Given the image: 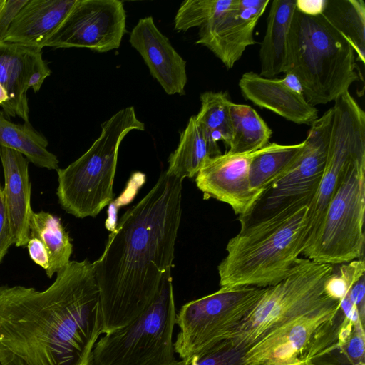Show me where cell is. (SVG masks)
<instances>
[{
	"instance_id": "1",
	"label": "cell",
	"mask_w": 365,
	"mask_h": 365,
	"mask_svg": "<svg viewBox=\"0 0 365 365\" xmlns=\"http://www.w3.org/2000/svg\"><path fill=\"white\" fill-rule=\"evenodd\" d=\"M103 326L87 259L70 261L43 291L0 286L1 365H89Z\"/></svg>"
},
{
	"instance_id": "2",
	"label": "cell",
	"mask_w": 365,
	"mask_h": 365,
	"mask_svg": "<svg viewBox=\"0 0 365 365\" xmlns=\"http://www.w3.org/2000/svg\"><path fill=\"white\" fill-rule=\"evenodd\" d=\"M182 180L163 172L148 193L120 217L101 256L92 264L103 333L134 321L171 275L182 215Z\"/></svg>"
},
{
	"instance_id": "3",
	"label": "cell",
	"mask_w": 365,
	"mask_h": 365,
	"mask_svg": "<svg viewBox=\"0 0 365 365\" xmlns=\"http://www.w3.org/2000/svg\"><path fill=\"white\" fill-rule=\"evenodd\" d=\"M308 207L240 226L217 266L220 288H265L284 279L304 250Z\"/></svg>"
},
{
	"instance_id": "4",
	"label": "cell",
	"mask_w": 365,
	"mask_h": 365,
	"mask_svg": "<svg viewBox=\"0 0 365 365\" xmlns=\"http://www.w3.org/2000/svg\"><path fill=\"white\" fill-rule=\"evenodd\" d=\"M292 68L307 101L315 106L334 101L359 80L356 54L346 38L321 14L297 8L289 34Z\"/></svg>"
},
{
	"instance_id": "5",
	"label": "cell",
	"mask_w": 365,
	"mask_h": 365,
	"mask_svg": "<svg viewBox=\"0 0 365 365\" xmlns=\"http://www.w3.org/2000/svg\"><path fill=\"white\" fill-rule=\"evenodd\" d=\"M145 130L133 106L118 111L101 125L100 136L66 168H58L56 195L62 208L78 218L96 217L113 200L120 145L132 130Z\"/></svg>"
},
{
	"instance_id": "6",
	"label": "cell",
	"mask_w": 365,
	"mask_h": 365,
	"mask_svg": "<svg viewBox=\"0 0 365 365\" xmlns=\"http://www.w3.org/2000/svg\"><path fill=\"white\" fill-rule=\"evenodd\" d=\"M333 271L331 264L298 258L284 279L267 287L231 335L232 345L246 351L282 325L340 302L324 292V283Z\"/></svg>"
},
{
	"instance_id": "7",
	"label": "cell",
	"mask_w": 365,
	"mask_h": 365,
	"mask_svg": "<svg viewBox=\"0 0 365 365\" xmlns=\"http://www.w3.org/2000/svg\"><path fill=\"white\" fill-rule=\"evenodd\" d=\"M175 317L170 275L143 313L95 344L89 365H179L173 341Z\"/></svg>"
},
{
	"instance_id": "8",
	"label": "cell",
	"mask_w": 365,
	"mask_h": 365,
	"mask_svg": "<svg viewBox=\"0 0 365 365\" xmlns=\"http://www.w3.org/2000/svg\"><path fill=\"white\" fill-rule=\"evenodd\" d=\"M364 210L365 150L344 168L319 230L302 255L332 266L362 258Z\"/></svg>"
},
{
	"instance_id": "9",
	"label": "cell",
	"mask_w": 365,
	"mask_h": 365,
	"mask_svg": "<svg viewBox=\"0 0 365 365\" xmlns=\"http://www.w3.org/2000/svg\"><path fill=\"white\" fill-rule=\"evenodd\" d=\"M267 287L220 288L190 301L176 313L179 327L174 349L187 359L223 341L229 340L263 295Z\"/></svg>"
},
{
	"instance_id": "10",
	"label": "cell",
	"mask_w": 365,
	"mask_h": 365,
	"mask_svg": "<svg viewBox=\"0 0 365 365\" xmlns=\"http://www.w3.org/2000/svg\"><path fill=\"white\" fill-rule=\"evenodd\" d=\"M332 118L331 107L311 124L300 155L282 175L262 192L252 208L238 217L240 226L289 210L309 207L322 178Z\"/></svg>"
},
{
	"instance_id": "11",
	"label": "cell",
	"mask_w": 365,
	"mask_h": 365,
	"mask_svg": "<svg viewBox=\"0 0 365 365\" xmlns=\"http://www.w3.org/2000/svg\"><path fill=\"white\" fill-rule=\"evenodd\" d=\"M334 102L326 163L319 188L308 207L304 251L312 243L319 230L344 168L356 155L365 150L364 110L349 91Z\"/></svg>"
},
{
	"instance_id": "12",
	"label": "cell",
	"mask_w": 365,
	"mask_h": 365,
	"mask_svg": "<svg viewBox=\"0 0 365 365\" xmlns=\"http://www.w3.org/2000/svg\"><path fill=\"white\" fill-rule=\"evenodd\" d=\"M125 22L121 1L76 0L46 46L108 52L120 47L126 32Z\"/></svg>"
},
{
	"instance_id": "13",
	"label": "cell",
	"mask_w": 365,
	"mask_h": 365,
	"mask_svg": "<svg viewBox=\"0 0 365 365\" xmlns=\"http://www.w3.org/2000/svg\"><path fill=\"white\" fill-rule=\"evenodd\" d=\"M269 0H219L217 11L202 26L195 42L207 47L227 69L257 42L253 34Z\"/></svg>"
},
{
	"instance_id": "14",
	"label": "cell",
	"mask_w": 365,
	"mask_h": 365,
	"mask_svg": "<svg viewBox=\"0 0 365 365\" xmlns=\"http://www.w3.org/2000/svg\"><path fill=\"white\" fill-rule=\"evenodd\" d=\"M340 302L301 316L268 334L244 355L246 365H299L317 334L338 315Z\"/></svg>"
},
{
	"instance_id": "15",
	"label": "cell",
	"mask_w": 365,
	"mask_h": 365,
	"mask_svg": "<svg viewBox=\"0 0 365 365\" xmlns=\"http://www.w3.org/2000/svg\"><path fill=\"white\" fill-rule=\"evenodd\" d=\"M257 151L226 152L207 158L195 175L197 187L205 197L229 205L236 215L246 214L261 194L251 187L249 177L250 165Z\"/></svg>"
},
{
	"instance_id": "16",
	"label": "cell",
	"mask_w": 365,
	"mask_h": 365,
	"mask_svg": "<svg viewBox=\"0 0 365 365\" xmlns=\"http://www.w3.org/2000/svg\"><path fill=\"white\" fill-rule=\"evenodd\" d=\"M129 42L166 93L185 94L187 81L186 61L160 31L152 16L138 21L130 34Z\"/></svg>"
},
{
	"instance_id": "17",
	"label": "cell",
	"mask_w": 365,
	"mask_h": 365,
	"mask_svg": "<svg viewBox=\"0 0 365 365\" xmlns=\"http://www.w3.org/2000/svg\"><path fill=\"white\" fill-rule=\"evenodd\" d=\"M239 88L245 99L289 121L311 125L319 118L315 106L309 103L302 93L287 87L282 78L246 72L240 78Z\"/></svg>"
},
{
	"instance_id": "18",
	"label": "cell",
	"mask_w": 365,
	"mask_h": 365,
	"mask_svg": "<svg viewBox=\"0 0 365 365\" xmlns=\"http://www.w3.org/2000/svg\"><path fill=\"white\" fill-rule=\"evenodd\" d=\"M4 187L2 189L16 247L27 245L30 238L31 182L29 160L20 153L0 146Z\"/></svg>"
},
{
	"instance_id": "19",
	"label": "cell",
	"mask_w": 365,
	"mask_h": 365,
	"mask_svg": "<svg viewBox=\"0 0 365 365\" xmlns=\"http://www.w3.org/2000/svg\"><path fill=\"white\" fill-rule=\"evenodd\" d=\"M76 0H28L15 16L4 42L41 51Z\"/></svg>"
},
{
	"instance_id": "20",
	"label": "cell",
	"mask_w": 365,
	"mask_h": 365,
	"mask_svg": "<svg viewBox=\"0 0 365 365\" xmlns=\"http://www.w3.org/2000/svg\"><path fill=\"white\" fill-rule=\"evenodd\" d=\"M296 10V0L271 1L264 36L259 50L260 73L273 78L292 68L289 34Z\"/></svg>"
},
{
	"instance_id": "21",
	"label": "cell",
	"mask_w": 365,
	"mask_h": 365,
	"mask_svg": "<svg viewBox=\"0 0 365 365\" xmlns=\"http://www.w3.org/2000/svg\"><path fill=\"white\" fill-rule=\"evenodd\" d=\"M38 51L24 46L0 43V83L9 96V116L29 121L26 93L35 58Z\"/></svg>"
},
{
	"instance_id": "22",
	"label": "cell",
	"mask_w": 365,
	"mask_h": 365,
	"mask_svg": "<svg viewBox=\"0 0 365 365\" xmlns=\"http://www.w3.org/2000/svg\"><path fill=\"white\" fill-rule=\"evenodd\" d=\"M220 154L218 143L212 141L197 125L195 115L191 116L180 133L178 147L168 158L165 173L182 180L192 178L207 158Z\"/></svg>"
},
{
	"instance_id": "23",
	"label": "cell",
	"mask_w": 365,
	"mask_h": 365,
	"mask_svg": "<svg viewBox=\"0 0 365 365\" xmlns=\"http://www.w3.org/2000/svg\"><path fill=\"white\" fill-rule=\"evenodd\" d=\"M0 111V146L14 150L22 154L29 162L48 170H57L58 160L47 147L48 141L29 121L14 123Z\"/></svg>"
},
{
	"instance_id": "24",
	"label": "cell",
	"mask_w": 365,
	"mask_h": 365,
	"mask_svg": "<svg viewBox=\"0 0 365 365\" xmlns=\"http://www.w3.org/2000/svg\"><path fill=\"white\" fill-rule=\"evenodd\" d=\"M232 134L230 153H250L265 147L272 131L251 106L232 103L230 106Z\"/></svg>"
},
{
	"instance_id": "25",
	"label": "cell",
	"mask_w": 365,
	"mask_h": 365,
	"mask_svg": "<svg viewBox=\"0 0 365 365\" xmlns=\"http://www.w3.org/2000/svg\"><path fill=\"white\" fill-rule=\"evenodd\" d=\"M321 15L349 43L357 60L365 63V3L327 0Z\"/></svg>"
},
{
	"instance_id": "26",
	"label": "cell",
	"mask_w": 365,
	"mask_h": 365,
	"mask_svg": "<svg viewBox=\"0 0 365 365\" xmlns=\"http://www.w3.org/2000/svg\"><path fill=\"white\" fill-rule=\"evenodd\" d=\"M30 237L39 239L46 247L49 259L46 270L48 278L69 263L73 245L58 217L44 211L33 212L30 220Z\"/></svg>"
},
{
	"instance_id": "27",
	"label": "cell",
	"mask_w": 365,
	"mask_h": 365,
	"mask_svg": "<svg viewBox=\"0 0 365 365\" xmlns=\"http://www.w3.org/2000/svg\"><path fill=\"white\" fill-rule=\"evenodd\" d=\"M304 146V140L294 145L272 143L257 150L250 165L251 187L262 193L296 160Z\"/></svg>"
},
{
	"instance_id": "28",
	"label": "cell",
	"mask_w": 365,
	"mask_h": 365,
	"mask_svg": "<svg viewBox=\"0 0 365 365\" xmlns=\"http://www.w3.org/2000/svg\"><path fill=\"white\" fill-rule=\"evenodd\" d=\"M201 107L195 120L213 142L223 141L228 147L231 134L230 106L232 101L227 92L206 91L200 97Z\"/></svg>"
},
{
	"instance_id": "29",
	"label": "cell",
	"mask_w": 365,
	"mask_h": 365,
	"mask_svg": "<svg viewBox=\"0 0 365 365\" xmlns=\"http://www.w3.org/2000/svg\"><path fill=\"white\" fill-rule=\"evenodd\" d=\"M364 272L365 263L363 258L341 264L337 271H333L326 280L325 293L331 299L341 302L353 285L364 276Z\"/></svg>"
},
{
	"instance_id": "30",
	"label": "cell",
	"mask_w": 365,
	"mask_h": 365,
	"mask_svg": "<svg viewBox=\"0 0 365 365\" xmlns=\"http://www.w3.org/2000/svg\"><path fill=\"white\" fill-rule=\"evenodd\" d=\"M245 353L226 340L180 360L179 365H246Z\"/></svg>"
},
{
	"instance_id": "31",
	"label": "cell",
	"mask_w": 365,
	"mask_h": 365,
	"mask_svg": "<svg viewBox=\"0 0 365 365\" xmlns=\"http://www.w3.org/2000/svg\"><path fill=\"white\" fill-rule=\"evenodd\" d=\"M219 0H187L178 9L175 19L174 29L186 31L194 27H200L215 13Z\"/></svg>"
},
{
	"instance_id": "32",
	"label": "cell",
	"mask_w": 365,
	"mask_h": 365,
	"mask_svg": "<svg viewBox=\"0 0 365 365\" xmlns=\"http://www.w3.org/2000/svg\"><path fill=\"white\" fill-rule=\"evenodd\" d=\"M364 322L360 320L354 324L351 333L341 351L352 365L364 363Z\"/></svg>"
},
{
	"instance_id": "33",
	"label": "cell",
	"mask_w": 365,
	"mask_h": 365,
	"mask_svg": "<svg viewBox=\"0 0 365 365\" xmlns=\"http://www.w3.org/2000/svg\"><path fill=\"white\" fill-rule=\"evenodd\" d=\"M12 244H14V237L4 202L3 190L0 187V263Z\"/></svg>"
},
{
	"instance_id": "34",
	"label": "cell",
	"mask_w": 365,
	"mask_h": 365,
	"mask_svg": "<svg viewBox=\"0 0 365 365\" xmlns=\"http://www.w3.org/2000/svg\"><path fill=\"white\" fill-rule=\"evenodd\" d=\"M28 0H4L0 8V43H3L15 16Z\"/></svg>"
},
{
	"instance_id": "35",
	"label": "cell",
	"mask_w": 365,
	"mask_h": 365,
	"mask_svg": "<svg viewBox=\"0 0 365 365\" xmlns=\"http://www.w3.org/2000/svg\"><path fill=\"white\" fill-rule=\"evenodd\" d=\"M51 71L47 62L43 58L42 52L37 53L32 68L29 88L37 93L41 88L45 79L50 76Z\"/></svg>"
},
{
	"instance_id": "36",
	"label": "cell",
	"mask_w": 365,
	"mask_h": 365,
	"mask_svg": "<svg viewBox=\"0 0 365 365\" xmlns=\"http://www.w3.org/2000/svg\"><path fill=\"white\" fill-rule=\"evenodd\" d=\"M26 245L31 259L46 270L49 265V259L43 243L36 237H30Z\"/></svg>"
},
{
	"instance_id": "37",
	"label": "cell",
	"mask_w": 365,
	"mask_h": 365,
	"mask_svg": "<svg viewBox=\"0 0 365 365\" xmlns=\"http://www.w3.org/2000/svg\"><path fill=\"white\" fill-rule=\"evenodd\" d=\"M364 276H363L353 285L347 294L349 301L357 307L360 317L363 320L364 316Z\"/></svg>"
},
{
	"instance_id": "38",
	"label": "cell",
	"mask_w": 365,
	"mask_h": 365,
	"mask_svg": "<svg viewBox=\"0 0 365 365\" xmlns=\"http://www.w3.org/2000/svg\"><path fill=\"white\" fill-rule=\"evenodd\" d=\"M327 0H296V8L302 14L317 16L322 13Z\"/></svg>"
},
{
	"instance_id": "39",
	"label": "cell",
	"mask_w": 365,
	"mask_h": 365,
	"mask_svg": "<svg viewBox=\"0 0 365 365\" xmlns=\"http://www.w3.org/2000/svg\"><path fill=\"white\" fill-rule=\"evenodd\" d=\"M282 79L287 87L297 93L303 94V90L301 83L294 73L292 71L286 73L285 76Z\"/></svg>"
},
{
	"instance_id": "40",
	"label": "cell",
	"mask_w": 365,
	"mask_h": 365,
	"mask_svg": "<svg viewBox=\"0 0 365 365\" xmlns=\"http://www.w3.org/2000/svg\"><path fill=\"white\" fill-rule=\"evenodd\" d=\"M299 365H317V364H315L312 361L304 360V361H302Z\"/></svg>"
},
{
	"instance_id": "41",
	"label": "cell",
	"mask_w": 365,
	"mask_h": 365,
	"mask_svg": "<svg viewBox=\"0 0 365 365\" xmlns=\"http://www.w3.org/2000/svg\"><path fill=\"white\" fill-rule=\"evenodd\" d=\"M3 1L4 0H0V8H1V5H2Z\"/></svg>"
},
{
	"instance_id": "42",
	"label": "cell",
	"mask_w": 365,
	"mask_h": 365,
	"mask_svg": "<svg viewBox=\"0 0 365 365\" xmlns=\"http://www.w3.org/2000/svg\"><path fill=\"white\" fill-rule=\"evenodd\" d=\"M0 187H1V185H0Z\"/></svg>"
},
{
	"instance_id": "43",
	"label": "cell",
	"mask_w": 365,
	"mask_h": 365,
	"mask_svg": "<svg viewBox=\"0 0 365 365\" xmlns=\"http://www.w3.org/2000/svg\"><path fill=\"white\" fill-rule=\"evenodd\" d=\"M0 365H1V364H0Z\"/></svg>"
}]
</instances>
